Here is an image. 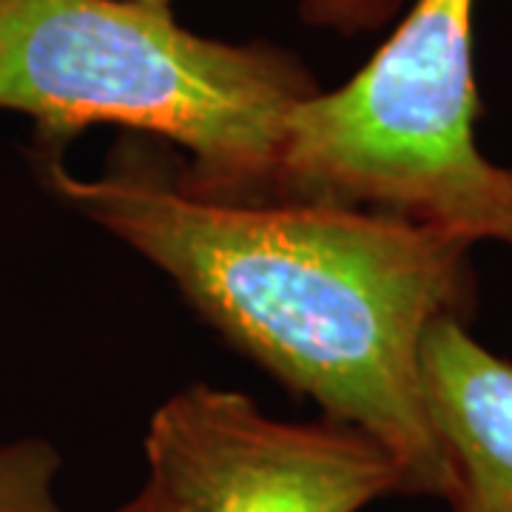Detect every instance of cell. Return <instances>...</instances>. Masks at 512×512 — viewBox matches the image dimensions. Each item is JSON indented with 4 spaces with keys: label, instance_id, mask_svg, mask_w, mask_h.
<instances>
[{
    "label": "cell",
    "instance_id": "obj_9",
    "mask_svg": "<svg viewBox=\"0 0 512 512\" xmlns=\"http://www.w3.org/2000/svg\"><path fill=\"white\" fill-rule=\"evenodd\" d=\"M128 3H143V6H157V9H171L174 0H128Z\"/></svg>",
    "mask_w": 512,
    "mask_h": 512
},
{
    "label": "cell",
    "instance_id": "obj_1",
    "mask_svg": "<svg viewBox=\"0 0 512 512\" xmlns=\"http://www.w3.org/2000/svg\"><path fill=\"white\" fill-rule=\"evenodd\" d=\"M43 157V183L66 208L154 265L322 419L382 444L404 495L450 498L421 348L436 319L461 316L473 242L330 202L208 200L134 165L77 177L55 151Z\"/></svg>",
    "mask_w": 512,
    "mask_h": 512
},
{
    "label": "cell",
    "instance_id": "obj_5",
    "mask_svg": "<svg viewBox=\"0 0 512 512\" xmlns=\"http://www.w3.org/2000/svg\"><path fill=\"white\" fill-rule=\"evenodd\" d=\"M427 413L450 464V512H512V365L450 313L421 348Z\"/></svg>",
    "mask_w": 512,
    "mask_h": 512
},
{
    "label": "cell",
    "instance_id": "obj_8",
    "mask_svg": "<svg viewBox=\"0 0 512 512\" xmlns=\"http://www.w3.org/2000/svg\"><path fill=\"white\" fill-rule=\"evenodd\" d=\"M111 512H163L160 510V504H157V498H154V493L148 490L146 484H140V490L131 495V498H126L120 507H114Z\"/></svg>",
    "mask_w": 512,
    "mask_h": 512
},
{
    "label": "cell",
    "instance_id": "obj_2",
    "mask_svg": "<svg viewBox=\"0 0 512 512\" xmlns=\"http://www.w3.org/2000/svg\"><path fill=\"white\" fill-rule=\"evenodd\" d=\"M319 89L299 57L185 29L128 0H0V111L49 148L89 126L163 137L208 200H271L282 123Z\"/></svg>",
    "mask_w": 512,
    "mask_h": 512
},
{
    "label": "cell",
    "instance_id": "obj_3",
    "mask_svg": "<svg viewBox=\"0 0 512 512\" xmlns=\"http://www.w3.org/2000/svg\"><path fill=\"white\" fill-rule=\"evenodd\" d=\"M476 0H416L348 83L282 123L271 200L382 211L512 245V168L476 143Z\"/></svg>",
    "mask_w": 512,
    "mask_h": 512
},
{
    "label": "cell",
    "instance_id": "obj_6",
    "mask_svg": "<svg viewBox=\"0 0 512 512\" xmlns=\"http://www.w3.org/2000/svg\"><path fill=\"white\" fill-rule=\"evenodd\" d=\"M63 456L40 436L0 441V512H72L60 498Z\"/></svg>",
    "mask_w": 512,
    "mask_h": 512
},
{
    "label": "cell",
    "instance_id": "obj_7",
    "mask_svg": "<svg viewBox=\"0 0 512 512\" xmlns=\"http://www.w3.org/2000/svg\"><path fill=\"white\" fill-rule=\"evenodd\" d=\"M296 6L308 26L350 37L382 29L402 12L404 0H296Z\"/></svg>",
    "mask_w": 512,
    "mask_h": 512
},
{
    "label": "cell",
    "instance_id": "obj_4",
    "mask_svg": "<svg viewBox=\"0 0 512 512\" xmlns=\"http://www.w3.org/2000/svg\"><path fill=\"white\" fill-rule=\"evenodd\" d=\"M146 484L163 512H362L404 495L382 444L339 421H288L231 387L188 384L148 419Z\"/></svg>",
    "mask_w": 512,
    "mask_h": 512
}]
</instances>
